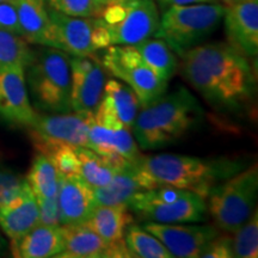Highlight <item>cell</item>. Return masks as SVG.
<instances>
[{
    "mask_svg": "<svg viewBox=\"0 0 258 258\" xmlns=\"http://www.w3.org/2000/svg\"><path fill=\"white\" fill-rule=\"evenodd\" d=\"M180 60L182 76L214 108L233 111L252 98L256 78L249 57L230 44H199Z\"/></svg>",
    "mask_w": 258,
    "mask_h": 258,
    "instance_id": "1",
    "label": "cell"
},
{
    "mask_svg": "<svg viewBox=\"0 0 258 258\" xmlns=\"http://www.w3.org/2000/svg\"><path fill=\"white\" fill-rule=\"evenodd\" d=\"M133 165L156 188L173 186L189 190L205 200L215 185L245 169V163L239 159H208L173 153L141 156Z\"/></svg>",
    "mask_w": 258,
    "mask_h": 258,
    "instance_id": "2",
    "label": "cell"
},
{
    "mask_svg": "<svg viewBox=\"0 0 258 258\" xmlns=\"http://www.w3.org/2000/svg\"><path fill=\"white\" fill-rule=\"evenodd\" d=\"M203 118L205 111L196 97L178 86L141 106L132 129L140 148L157 150L184 138L202 123Z\"/></svg>",
    "mask_w": 258,
    "mask_h": 258,
    "instance_id": "3",
    "label": "cell"
},
{
    "mask_svg": "<svg viewBox=\"0 0 258 258\" xmlns=\"http://www.w3.org/2000/svg\"><path fill=\"white\" fill-rule=\"evenodd\" d=\"M25 83L30 101L38 110L50 114L71 112L70 54L42 46L25 67Z\"/></svg>",
    "mask_w": 258,
    "mask_h": 258,
    "instance_id": "4",
    "label": "cell"
},
{
    "mask_svg": "<svg viewBox=\"0 0 258 258\" xmlns=\"http://www.w3.org/2000/svg\"><path fill=\"white\" fill-rule=\"evenodd\" d=\"M225 9L226 6L219 3L170 6L164 10L154 37L165 41L180 56L217 30Z\"/></svg>",
    "mask_w": 258,
    "mask_h": 258,
    "instance_id": "5",
    "label": "cell"
},
{
    "mask_svg": "<svg viewBox=\"0 0 258 258\" xmlns=\"http://www.w3.org/2000/svg\"><path fill=\"white\" fill-rule=\"evenodd\" d=\"M133 214L144 221L191 224L207 219V203L198 194L173 186H158L135 194L128 202Z\"/></svg>",
    "mask_w": 258,
    "mask_h": 258,
    "instance_id": "6",
    "label": "cell"
},
{
    "mask_svg": "<svg viewBox=\"0 0 258 258\" xmlns=\"http://www.w3.org/2000/svg\"><path fill=\"white\" fill-rule=\"evenodd\" d=\"M257 192L258 169L253 165L215 185L207 196V211L219 228L233 233L256 209Z\"/></svg>",
    "mask_w": 258,
    "mask_h": 258,
    "instance_id": "7",
    "label": "cell"
},
{
    "mask_svg": "<svg viewBox=\"0 0 258 258\" xmlns=\"http://www.w3.org/2000/svg\"><path fill=\"white\" fill-rule=\"evenodd\" d=\"M97 18L110 46H134L154 37L160 16L156 0H121L103 6Z\"/></svg>",
    "mask_w": 258,
    "mask_h": 258,
    "instance_id": "8",
    "label": "cell"
},
{
    "mask_svg": "<svg viewBox=\"0 0 258 258\" xmlns=\"http://www.w3.org/2000/svg\"><path fill=\"white\" fill-rule=\"evenodd\" d=\"M104 49L102 64L133 90L140 102V108L166 92L169 82L161 79L144 62L134 46H109Z\"/></svg>",
    "mask_w": 258,
    "mask_h": 258,
    "instance_id": "9",
    "label": "cell"
},
{
    "mask_svg": "<svg viewBox=\"0 0 258 258\" xmlns=\"http://www.w3.org/2000/svg\"><path fill=\"white\" fill-rule=\"evenodd\" d=\"M53 30V48L74 56L95 55L110 46V40L97 17H73L48 8Z\"/></svg>",
    "mask_w": 258,
    "mask_h": 258,
    "instance_id": "10",
    "label": "cell"
},
{
    "mask_svg": "<svg viewBox=\"0 0 258 258\" xmlns=\"http://www.w3.org/2000/svg\"><path fill=\"white\" fill-rule=\"evenodd\" d=\"M92 115L76 111L37 114L28 127L34 146L66 144L73 147H88L89 125Z\"/></svg>",
    "mask_w": 258,
    "mask_h": 258,
    "instance_id": "11",
    "label": "cell"
},
{
    "mask_svg": "<svg viewBox=\"0 0 258 258\" xmlns=\"http://www.w3.org/2000/svg\"><path fill=\"white\" fill-rule=\"evenodd\" d=\"M70 66L72 111L93 114L104 92V66L93 55H70Z\"/></svg>",
    "mask_w": 258,
    "mask_h": 258,
    "instance_id": "12",
    "label": "cell"
},
{
    "mask_svg": "<svg viewBox=\"0 0 258 258\" xmlns=\"http://www.w3.org/2000/svg\"><path fill=\"white\" fill-rule=\"evenodd\" d=\"M143 227L161 241L172 257H199L203 247L219 234L213 226L159 224L145 221Z\"/></svg>",
    "mask_w": 258,
    "mask_h": 258,
    "instance_id": "13",
    "label": "cell"
},
{
    "mask_svg": "<svg viewBox=\"0 0 258 258\" xmlns=\"http://www.w3.org/2000/svg\"><path fill=\"white\" fill-rule=\"evenodd\" d=\"M36 116L25 83V67L18 64L0 71V120L28 128Z\"/></svg>",
    "mask_w": 258,
    "mask_h": 258,
    "instance_id": "14",
    "label": "cell"
},
{
    "mask_svg": "<svg viewBox=\"0 0 258 258\" xmlns=\"http://www.w3.org/2000/svg\"><path fill=\"white\" fill-rule=\"evenodd\" d=\"M88 147L123 170L141 157L139 145L131 129L123 125H105L91 118L88 133Z\"/></svg>",
    "mask_w": 258,
    "mask_h": 258,
    "instance_id": "15",
    "label": "cell"
},
{
    "mask_svg": "<svg viewBox=\"0 0 258 258\" xmlns=\"http://www.w3.org/2000/svg\"><path fill=\"white\" fill-rule=\"evenodd\" d=\"M63 249L60 258H128L132 257L124 238L106 241L85 224L62 225Z\"/></svg>",
    "mask_w": 258,
    "mask_h": 258,
    "instance_id": "16",
    "label": "cell"
},
{
    "mask_svg": "<svg viewBox=\"0 0 258 258\" xmlns=\"http://www.w3.org/2000/svg\"><path fill=\"white\" fill-rule=\"evenodd\" d=\"M225 30L230 46L249 59L258 53V0H243L225 9Z\"/></svg>",
    "mask_w": 258,
    "mask_h": 258,
    "instance_id": "17",
    "label": "cell"
},
{
    "mask_svg": "<svg viewBox=\"0 0 258 258\" xmlns=\"http://www.w3.org/2000/svg\"><path fill=\"white\" fill-rule=\"evenodd\" d=\"M140 110V102L127 84L118 80H106L102 101L93 112L96 122L105 125H123L133 128Z\"/></svg>",
    "mask_w": 258,
    "mask_h": 258,
    "instance_id": "18",
    "label": "cell"
},
{
    "mask_svg": "<svg viewBox=\"0 0 258 258\" xmlns=\"http://www.w3.org/2000/svg\"><path fill=\"white\" fill-rule=\"evenodd\" d=\"M57 206L61 225L84 224L96 208L93 188L80 175L60 176Z\"/></svg>",
    "mask_w": 258,
    "mask_h": 258,
    "instance_id": "19",
    "label": "cell"
},
{
    "mask_svg": "<svg viewBox=\"0 0 258 258\" xmlns=\"http://www.w3.org/2000/svg\"><path fill=\"white\" fill-rule=\"evenodd\" d=\"M38 224V205L27 182L14 200L0 208V230L14 244Z\"/></svg>",
    "mask_w": 258,
    "mask_h": 258,
    "instance_id": "20",
    "label": "cell"
},
{
    "mask_svg": "<svg viewBox=\"0 0 258 258\" xmlns=\"http://www.w3.org/2000/svg\"><path fill=\"white\" fill-rule=\"evenodd\" d=\"M14 4L22 37L28 43L53 46V30L46 0H11Z\"/></svg>",
    "mask_w": 258,
    "mask_h": 258,
    "instance_id": "21",
    "label": "cell"
},
{
    "mask_svg": "<svg viewBox=\"0 0 258 258\" xmlns=\"http://www.w3.org/2000/svg\"><path fill=\"white\" fill-rule=\"evenodd\" d=\"M156 188L152 183L131 163L125 169L118 171L109 183L93 189L96 206L128 205L135 194Z\"/></svg>",
    "mask_w": 258,
    "mask_h": 258,
    "instance_id": "22",
    "label": "cell"
},
{
    "mask_svg": "<svg viewBox=\"0 0 258 258\" xmlns=\"http://www.w3.org/2000/svg\"><path fill=\"white\" fill-rule=\"evenodd\" d=\"M63 249V235L61 226L38 224L24 237L11 244L15 257L48 258L57 257Z\"/></svg>",
    "mask_w": 258,
    "mask_h": 258,
    "instance_id": "23",
    "label": "cell"
},
{
    "mask_svg": "<svg viewBox=\"0 0 258 258\" xmlns=\"http://www.w3.org/2000/svg\"><path fill=\"white\" fill-rule=\"evenodd\" d=\"M134 222L133 213L128 205L96 206L84 224L106 241L123 239L125 228Z\"/></svg>",
    "mask_w": 258,
    "mask_h": 258,
    "instance_id": "24",
    "label": "cell"
},
{
    "mask_svg": "<svg viewBox=\"0 0 258 258\" xmlns=\"http://www.w3.org/2000/svg\"><path fill=\"white\" fill-rule=\"evenodd\" d=\"M134 47L143 57L144 62L150 69H152L161 79L169 82L172 78L173 74L176 73L178 62L175 51L171 49L165 41L158 37H151L134 44Z\"/></svg>",
    "mask_w": 258,
    "mask_h": 258,
    "instance_id": "25",
    "label": "cell"
},
{
    "mask_svg": "<svg viewBox=\"0 0 258 258\" xmlns=\"http://www.w3.org/2000/svg\"><path fill=\"white\" fill-rule=\"evenodd\" d=\"M59 178L60 175L54 164L44 154L38 153L32 161L25 179L35 198L54 199L57 198Z\"/></svg>",
    "mask_w": 258,
    "mask_h": 258,
    "instance_id": "26",
    "label": "cell"
},
{
    "mask_svg": "<svg viewBox=\"0 0 258 258\" xmlns=\"http://www.w3.org/2000/svg\"><path fill=\"white\" fill-rule=\"evenodd\" d=\"M80 163V176L93 189L105 185L118 172L117 167L106 158L89 147H76Z\"/></svg>",
    "mask_w": 258,
    "mask_h": 258,
    "instance_id": "27",
    "label": "cell"
},
{
    "mask_svg": "<svg viewBox=\"0 0 258 258\" xmlns=\"http://www.w3.org/2000/svg\"><path fill=\"white\" fill-rule=\"evenodd\" d=\"M124 241L132 257L139 258H172L158 238L147 232L143 226L134 222L125 228Z\"/></svg>",
    "mask_w": 258,
    "mask_h": 258,
    "instance_id": "28",
    "label": "cell"
},
{
    "mask_svg": "<svg viewBox=\"0 0 258 258\" xmlns=\"http://www.w3.org/2000/svg\"><path fill=\"white\" fill-rule=\"evenodd\" d=\"M34 55L23 37L14 32L0 30V71L12 66L27 67Z\"/></svg>",
    "mask_w": 258,
    "mask_h": 258,
    "instance_id": "29",
    "label": "cell"
},
{
    "mask_svg": "<svg viewBox=\"0 0 258 258\" xmlns=\"http://www.w3.org/2000/svg\"><path fill=\"white\" fill-rule=\"evenodd\" d=\"M35 148L54 164L60 176L80 175V163L76 147L66 144H48L38 145Z\"/></svg>",
    "mask_w": 258,
    "mask_h": 258,
    "instance_id": "30",
    "label": "cell"
},
{
    "mask_svg": "<svg viewBox=\"0 0 258 258\" xmlns=\"http://www.w3.org/2000/svg\"><path fill=\"white\" fill-rule=\"evenodd\" d=\"M232 238L234 257L256 258L258 256V213L254 209L251 217L233 232Z\"/></svg>",
    "mask_w": 258,
    "mask_h": 258,
    "instance_id": "31",
    "label": "cell"
},
{
    "mask_svg": "<svg viewBox=\"0 0 258 258\" xmlns=\"http://www.w3.org/2000/svg\"><path fill=\"white\" fill-rule=\"evenodd\" d=\"M47 6L73 17H97L103 6L98 0H46Z\"/></svg>",
    "mask_w": 258,
    "mask_h": 258,
    "instance_id": "32",
    "label": "cell"
},
{
    "mask_svg": "<svg viewBox=\"0 0 258 258\" xmlns=\"http://www.w3.org/2000/svg\"><path fill=\"white\" fill-rule=\"evenodd\" d=\"M25 183L27 179L14 170L0 167V208L17 196Z\"/></svg>",
    "mask_w": 258,
    "mask_h": 258,
    "instance_id": "33",
    "label": "cell"
},
{
    "mask_svg": "<svg viewBox=\"0 0 258 258\" xmlns=\"http://www.w3.org/2000/svg\"><path fill=\"white\" fill-rule=\"evenodd\" d=\"M199 257L207 258H231L234 257L232 238L227 235H217L203 247Z\"/></svg>",
    "mask_w": 258,
    "mask_h": 258,
    "instance_id": "34",
    "label": "cell"
},
{
    "mask_svg": "<svg viewBox=\"0 0 258 258\" xmlns=\"http://www.w3.org/2000/svg\"><path fill=\"white\" fill-rule=\"evenodd\" d=\"M40 212V224L46 226H61L57 198L36 199Z\"/></svg>",
    "mask_w": 258,
    "mask_h": 258,
    "instance_id": "35",
    "label": "cell"
},
{
    "mask_svg": "<svg viewBox=\"0 0 258 258\" xmlns=\"http://www.w3.org/2000/svg\"><path fill=\"white\" fill-rule=\"evenodd\" d=\"M0 30L14 32V34L22 36L17 12H16L11 0H5V2L0 3Z\"/></svg>",
    "mask_w": 258,
    "mask_h": 258,
    "instance_id": "36",
    "label": "cell"
},
{
    "mask_svg": "<svg viewBox=\"0 0 258 258\" xmlns=\"http://www.w3.org/2000/svg\"><path fill=\"white\" fill-rule=\"evenodd\" d=\"M164 10L173 5H191V4H205V3H219V0H156Z\"/></svg>",
    "mask_w": 258,
    "mask_h": 258,
    "instance_id": "37",
    "label": "cell"
},
{
    "mask_svg": "<svg viewBox=\"0 0 258 258\" xmlns=\"http://www.w3.org/2000/svg\"><path fill=\"white\" fill-rule=\"evenodd\" d=\"M8 249H9L8 240L5 239L4 235L2 233V230H0V257L5 256V253L8 252Z\"/></svg>",
    "mask_w": 258,
    "mask_h": 258,
    "instance_id": "38",
    "label": "cell"
},
{
    "mask_svg": "<svg viewBox=\"0 0 258 258\" xmlns=\"http://www.w3.org/2000/svg\"><path fill=\"white\" fill-rule=\"evenodd\" d=\"M222 3H224L225 6H232L234 4H238V3L243 2V0H221Z\"/></svg>",
    "mask_w": 258,
    "mask_h": 258,
    "instance_id": "39",
    "label": "cell"
},
{
    "mask_svg": "<svg viewBox=\"0 0 258 258\" xmlns=\"http://www.w3.org/2000/svg\"><path fill=\"white\" fill-rule=\"evenodd\" d=\"M115 2H121V0H98L99 5L104 6L106 4H110V3H115Z\"/></svg>",
    "mask_w": 258,
    "mask_h": 258,
    "instance_id": "40",
    "label": "cell"
},
{
    "mask_svg": "<svg viewBox=\"0 0 258 258\" xmlns=\"http://www.w3.org/2000/svg\"><path fill=\"white\" fill-rule=\"evenodd\" d=\"M2 2H5V0H0V3H2Z\"/></svg>",
    "mask_w": 258,
    "mask_h": 258,
    "instance_id": "41",
    "label": "cell"
}]
</instances>
